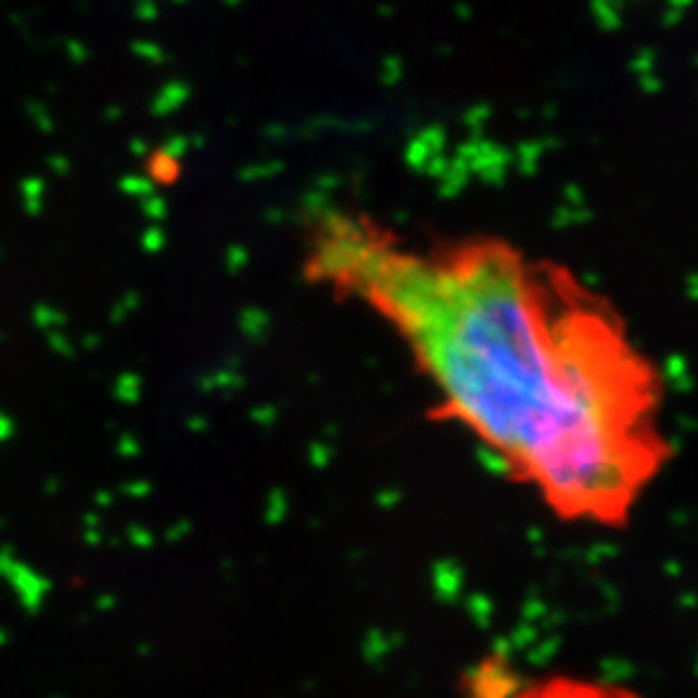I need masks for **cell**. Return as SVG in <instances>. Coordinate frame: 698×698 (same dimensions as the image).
Listing matches in <instances>:
<instances>
[{
  "instance_id": "cell-26",
  "label": "cell",
  "mask_w": 698,
  "mask_h": 698,
  "mask_svg": "<svg viewBox=\"0 0 698 698\" xmlns=\"http://www.w3.org/2000/svg\"><path fill=\"white\" fill-rule=\"evenodd\" d=\"M264 217H267V223L277 225V221H282V213H277V210H270V213H267Z\"/></svg>"
},
{
  "instance_id": "cell-1",
  "label": "cell",
  "mask_w": 698,
  "mask_h": 698,
  "mask_svg": "<svg viewBox=\"0 0 698 698\" xmlns=\"http://www.w3.org/2000/svg\"><path fill=\"white\" fill-rule=\"evenodd\" d=\"M308 225L306 280L391 323L437 417L556 518H631L673 453L665 380L605 295L507 238L417 244L331 204Z\"/></svg>"
},
{
  "instance_id": "cell-11",
  "label": "cell",
  "mask_w": 698,
  "mask_h": 698,
  "mask_svg": "<svg viewBox=\"0 0 698 698\" xmlns=\"http://www.w3.org/2000/svg\"><path fill=\"white\" fill-rule=\"evenodd\" d=\"M140 213H143L153 225H161L168 217V204L161 194H151L140 200Z\"/></svg>"
},
{
  "instance_id": "cell-18",
  "label": "cell",
  "mask_w": 698,
  "mask_h": 698,
  "mask_svg": "<svg viewBox=\"0 0 698 698\" xmlns=\"http://www.w3.org/2000/svg\"><path fill=\"white\" fill-rule=\"evenodd\" d=\"M187 151H189V138L171 135L164 145H161L158 153H164V155H168V158H174V161H181L187 155Z\"/></svg>"
},
{
  "instance_id": "cell-19",
  "label": "cell",
  "mask_w": 698,
  "mask_h": 698,
  "mask_svg": "<svg viewBox=\"0 0 698 698\" xmlns=\"http://www.w3.org/2000/svg\"><path fill=\"white\" fill-rule=\"evenodd\" d=\"M280 168L282 166H277V164H270V166L251 164V166H246V168H241V171H238V179H241V181H259V179H264V176L277 174Z\"/></svg>"
},
{
  "instance_id": "cell-7",
  "label": "cell",
  "mask_w": 698,
  "mask_h": 698,
  "mask_svg": "<svg viewBox=\"0 0 698 698\" xmlns=\"http://www.w3.org/2000/svg\"><path fill=\"white\" fill-rule=\"evenodd\" d=\"M47 185L42 179H24L21 181V200H24L26 213L37 217L42 213V204H45Z\"/></svg>"
},
{
  "instance_id": "cell-8",
  "label": "cell",
  "mask_w": 698,
  "mask_h": 698,
  "mask_svg": "<svg viewBox=\"0 0 698 698\" xmlns=\"http://www.w3.org/2000/svg\"><path fill=\"white\" fill-rule=\"evenodd\" d=\"M32 321L37 323L42 331H58L60 327H66L68 323V316L62 313L60 308L47 306V303H39V306H34V310H32Z\"/></svg>"
},
{
  "instance_id": "cell-14",
  "label": "cell",
  "mask_w": 698,
  "mask_h": 698,
  "mask_svg": "<svg viewBox=\"0 0 698 698\" xmlns=\"http://www.w3.org/2000/svg\"><path fill=\"white\" fill-rule=\"evenodd\" d=\"M140 308V295L138 293H125L122 298L117 300V306L111 308V313H109V321L111 323H122L127 316L132 313V310H138Z\"/></svg>"
},
{
  "instance_id": "cell-17",
  "label": "cell",
  "mask_w": 698,
  "mask_h": 698,
  "mask_svg": "<svg viewBox=\"0 0 698 698\" xmlns=\"http://www.w3.org/2000/svg\"><path fill=\"white\" fill-rule=\"evenodd\" d=\"M47 344H49V350H52L55 355H60V357H73V355H75L73 342H70L60 329H58V331H49V334H47Z\"/></svg>"
},
{
  "instance_id": "cell-12",
  "label": "cell",
  "mask_w": 698,
  "mask_h": 698,
  "mask_svg": "<svg viewBox=\"0 0 698 698\" xmlns=\"http://www.w3.org/2000/svg\"><path fill=\"white\" fill-rule=\"evenodd\" d=\"M251 262V253L244 244H230L228 251H225V267H228L230 274H241Z\"/></svg>"
},
{
  "instance_id": "cell-4",
  "label": "cell",
  "mask_w": 698,
  "mask_h": 698,
  "mask_svg": "<svg viewBox=\"0 0 698 698\" xmlns=\"http://www.w3.org/2000/svg\"><path fill=\"white\" fill-rule=\"evenodd\" d=\"M270 316L259 306H246L241 308V313H238V331H241L251 344H262L267 340V334H270Z\"/></svg>"
},
{
  "instance_id": "cell-15",
  "label": "cell",
  "mask_w": 698,
  "mask_h": 698,
  "mask_svg": "<svg viewBox=\"0 0 698 698\" xmlns=\"http://www.w3.org/2000/svg\"><path fill=\"white\" fill-rule=\"evenodd\" d=\"M26 115H29L32 122L39 127V132H52V130H55V119H52V115H49V111H47L45 104L29 102V104H26Z\"/></svg>"
},
{
  "instance_id": "cell-20",
  "label": "cell",
  "mask_w": 698,
  "mask_h": 698,
  "mask_svg": "<svg viewBox=\"0 0 698 698\" xmlns=\"http://www.w3.org/2000/svg\"><path fill=\"white\" fill-rule=\"evenodd\" d=\"M66 52H68V58L73 60V62H86L88 60V47L83 45L81 39H70V42H66Z\"/></svg>"
},
{
  "instance_id": "cell-13",
  "label": "cell",
  "mask_w": 698,
  "mask_h": 698,
  "mask_svg": "<svg viewBox=\"0 0 698 698\" xmlns=\"http://www.w3.org/2000/svg\"><path fill=\"white\" fill-rule=\"evenodd\" d=\"M132 55L145 62H153V66H161V62H166V52L164 47L155 45V42L151 39H138L135 45H132Z\"/></svg>"
},
{
  "instance_id": "cell-22",
  "label": "cell",
  "mask_w": 698,
  "mask_h": 698,
  "mask_svg": "<svg viewBox=\"0 0 698 698\" xmlns=\"http://www.w3.org/2000/svg\"><path fill=\"white\" fill-rule=\"evenodd\" d=\"M138 16L143 19V21H153L155 16H158V9H155L153 3H147V0H145V3L138 5Z\"/></svg>"
},
{
  "instance_id": "cell-2",
  "label": "cell",
  "mask_w": 698,
  "mask_h": 698,
  "mask_svg": "<svg viewBox=\"0 0 698 698\" xmlns=\"http://www.w3.org/2000/svg\"><path fill=\"white\" fill-rule=\"evenodd\" d=\"M512 698H634L626 690L601 686V683L572 681V678H554L539 686L523 690Z\"/></svg>"
},
{
  "instance_id": "cell-10",
  "label": "cell",
  "mask_w": 698,
  "mask_h": 698,
  "mask_svg": "<svg viewBox=\"0 0 698 698\" xmlns=\"http://www.w3.org/2000/svg\"><path fill=\"white\" fill-rule=\"evenodd\" d=\"M119 189L127 197H135V200H145V197L155 194V185L147 176H125L122 181H119Z\"/></svg>"
},
{
  "instance_id": "cell-16",
  "label": "cell",
  "mask_w": 698,
  "mask_h": 698,
  "mask_svg": "<svg viewBox=\"0 0 698 698\" xmlns=\"http://www.w3.org/2000/svg\"><path fill=\"white\" fill-rule=\"evenodd\" d=\"M140 244H143V251H147V253H158V251H164V246H166V233H164V228H161V225H147V230L143 233V238H140Z\"/></svg>"
},
{
  "instance_id": "cell-21",
  "label": "cell",
  "mask_w": 698,
  "mask_h": 698,
  "mask_svg": "<svg viewBox=\"0 0 698 698\" xmlns=\"http://www.w3.org/2000/svg\"><path fill=\"white\" fill-rule=\"evenodd\" d=\"M47 166L49 171H55L58 176H68L70 171H73V164H70L66 155H49Z\"/></svg>"
},
{
  "instance_id": "cell-23",
  "label": "cell",
  "mask_w": 698,
  "mask_h": 698,
  "mask_svg": "<svg viewBox=\"0 0 698 698\" xmlns=\"http://www.w3.org/2000/svg\"><path fill=\"white\" fill-rule=\"evenodd\" d=\"M130 151L135 153V155H147V143H145V140L135 138V140H132V143H130Z\"/></svg>"
},
{
  "instance_id": "cell-24",
  "label": "cell",
  "mask_w": 698,
  "mask_h": 698,
  "mask_svg": "<svg viewBox=\"0 0 698 698\" xmlns=\"http://www.w3.org/2000/svg\"><path fill=\"white\" fill-rule=\"evenodd\" d=\"M98 342H102V340H98V336H91V334L83 336V350H96Z\"/></svg>"
},
{
  "instance_id": "cell-6",
  "label": "cell",
  "mask_w": 698,
  "mask_h": 698,
  "mask_svg": "<svg viewBox=\"0 0 698 698\" xmlns=\"http://www.w3.org/2000/svg\"><path fill=\"white\" fill-rule=\"evenodd\" d=\"M241 386H244V378L233 368H223L200 378L202 391H241Z\"/></svg>"
},
{
  "instance_id": "cell-25",
  "label": "cell",
  "mask_w": 698,
  "mask_h": 698,
  "mask_svg": "<svg viewBox=\"0 0 698 698\" xmlns=\"http://www.w3.org/2000/svg\"><path fill=\"white\" fill-rule=\"evenodd\" d=\"M104 117H107V122H117V119L122 117V109H119V107L107 109V115H104Z\"/></svg>"
},
{
  "instance_id": "cell-3",
  "label": "cell",
  "mask_w": 698,
  "mask_h": 698,
  "mask_svg": "<svg viewBox=\"0 0 698 698\" xmlns=\"http://www.w3.org/2000/svg\"><path fill=\"white\" fill-rule=\"evenodd\" d=\"M189 98H192V86H189L187 81H181V78H174V81L164 83V86L155 91L151 111L155 117H168L174 115L176 109L185 107Z\"/></svg>"
},
{
  "instance_id": "cell-5",
  "label": "cell",
  "mask_w": 698,
  "mask_h": 698,
  "mask_svg": "<svg viewBox=\"0 0 698 698\" xmlns=\"http://www.w3.org/2000/svg\"><path fill=\"white\" fill-rule=\"evenodd\" d=\"M179 161L168 158L164 153H155L153 158L147 161V179H151L153 185H174V181L179 179Z\"/></svg>"
},
{
  "instance_id": "cell-9",
  "label": "cell",
  "mask_w": 698,
  "mask_h": 698,
  "mask_svg": "<svg viewBox=\"0 0 698 698\" xmlns=\"http://www.w3.org/2000/svg\"><path fill=\"white\" fill-rule=\"evenodd\" d=\"M140 378L135 376V372H122V376H119L117 380H115V397L119 399V401H125V404H135V401L140 399Z\"/></svg>"
}]
</instances>
